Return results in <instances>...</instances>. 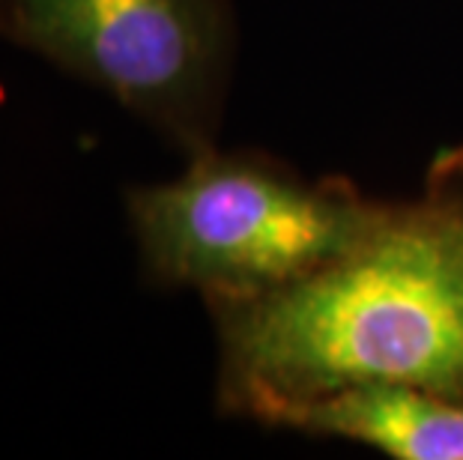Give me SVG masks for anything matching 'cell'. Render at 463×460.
I'll list each match as a JSON object with an SVG mask.
<instances>
[{"instance_id": "3", "label": "cell", "mask_w": 463, "mask_h": 460, "mask_svg": "<svg viewBox=\"0 0 463 460\" xmlns=\"http://www.w3.org/2000/svg\"><path fill=\"white\" fill-rule=\"evenodd\" d=\"M0 39L108 93L185 155L215 146L228 0H0Z\"/></svg>"}, {"instance_id": "2", "label": "cell", "mask_w": 463, "mask_h": 460, "mask_svg": "<svg viewBox=\"0 0 463 460\" xmlns=\"http://www.w3.org/2000/svg\"><path fill=\"white\" fill-rule=\"evenodd\" d=\"M383 215L386 207L347 185L302 183L266 159L215 146L189 155L176 180L126 192L144 276L198 290L203 302L290 287L356 249Z\"/></svg>"}, {"instance_id": "1", "label": "cell", "mask_w": 463, "mask_h": 460, "mask_svg": "<svg viewBox=\"0 0 463 460\" xmlns=\"http://www.w3.org/2000/svg\"><path fill=\"white\" fill-rule=\"evenodd\" d=\"M206 305L233 413L362 383L463 400V155L437 168L425 201L386 210L314 276Z\"/></svg>"}, {"instance_id": "4", "label": "cell", "mask_w": 463, "mask_h": 460, "mask_svg": "<svg viewBox=\"0 0 463 460\" xmlns=\"http://www.w3.org/2000/svg\"><path fill=\"white\" fill-rule=\"evenodd\" d=\"M251 418L350 439L395 460H463V400L416 386H344L302 400H275Z\"/></svg>"}]
</instances>
